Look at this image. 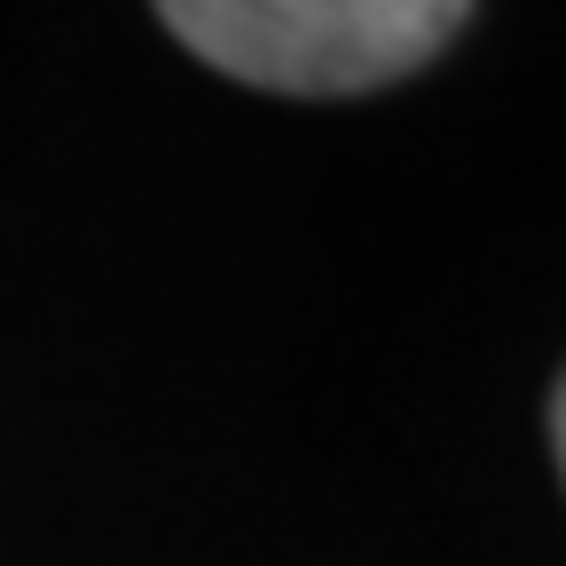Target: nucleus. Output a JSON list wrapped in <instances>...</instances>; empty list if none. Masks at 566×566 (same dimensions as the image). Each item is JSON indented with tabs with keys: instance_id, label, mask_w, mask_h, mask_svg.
<instances>
[{
	"instance_id": "1",
	"label": "nucleus",
	"mask_w": 566,
	"mask_h": 566,
	"mask_svg": "<svg viewBox=\"0 0 566 566\" xmlns=\"http://www.w3.org/2000/svg\"><path fill=\"white\" fill-rule=\"evenodd\" d=\"M166 32L268 95H370L424 71L472 0H150Z\"/></svg>"
},
{
	"instance_id": "2",
	"label": "nucleus",
	"mask_w": 566,
	"mask_h": 566,
	"mask_svg": "<svg viewBox=\"0 0 566 566\" xmlns=\"http://www.w3.org/2000/svg\"><path fill=\"white\" fill-rule=\"evenodd\" d=\"M551 449H558V480H566V370L551 386Z\"/></svg>"
}]
</instances>
